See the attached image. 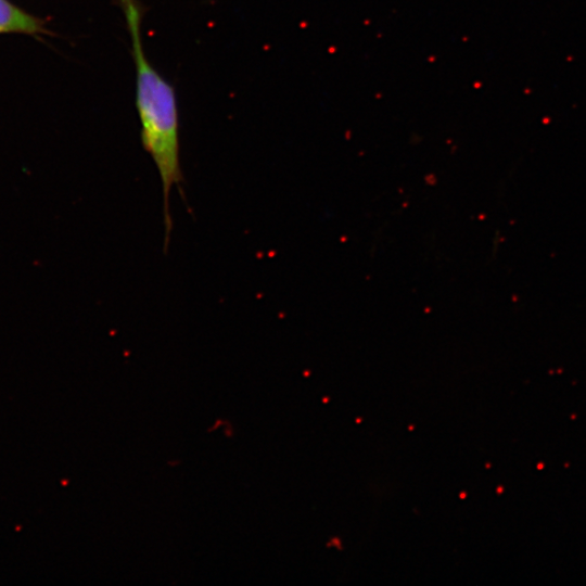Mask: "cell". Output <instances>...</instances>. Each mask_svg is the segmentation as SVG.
I'll use <instances>...</instances> for the list:
<instances>
[{
    "mask_svg": "<svg viewBox=\"0 0 586 586\" xmlns=\"http://www.w3.org/2000/svg\"><path fill=\"white\" fill-rule=\"evenodd\" d=\"M120 8L131 40L136 66V106L141 143L152 157L162 181L166 242L171 231L169 194L182 180L179 114L175 89L148 61L141 39L145 8L140 0H114Z\"/></svg>",
    "mask_w": 586,
    "mask_h": 586,
    "instance_id": "6da1fadb",
    "label": "cell"
},
{
    "mask_svg": "<svg viewBox=\"0 0 586 586\" xmlns=\"http://www.w3.org/2000/svg\"><path fill=\"white\" fill-rule=\"evenodd\" d=\"M43 31L42 22L8 0H0V34H37Z\"/></svg>",
    "mask_w": 586,
    "mask_h": 586,
    "instance_id": "7a4b0ae2",
    "label": "cell"
}]
</instances>
